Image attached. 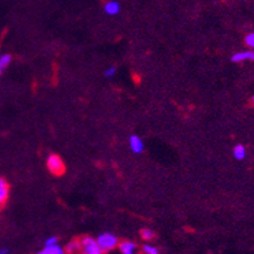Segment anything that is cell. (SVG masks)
<instances>
[{"instance_id": "6da1fadb", "label": "cell", "mask_w": 254, "mask_h": 254, "mask_svg": "<svg viewBox=\"0 0 254 254\" xmlns=\"http://www.w3.org/2000/svg\"><path fill=\"white\" fill-rule=\"evenodd\" d=\"M46 164H47V168H48V171H50L53 176L59 177V176H62V175L66 172L65 163H63L62 158H61L59 155L48 156Z\"/></svg>"}, {"instance_id": "7a4b0ae2", "label": "cell", "mask_w": 254, "mask_h": 254, "mask_svg": "<svg viewBox=\"0 0 254 254\" xmlns=\"http://www.w3.org/2000/svg\"><path fill=\"white\" fill-rule=\"evenodd\" d=\"M96 242L99 244L102 253L113 251V249L118 247V238L112 233H102L99 235V238L96 239Z\"/></svg>"}, {"instance_id": "3957f363", "label": "cell", "mask_w": 254, "mask_h": 254, "mask_svg": "<svg viewBox=\"0 0 254 254\" xmlns=\"http://www.w3.org/2000/svg\"><path fill=\"white\" fill-rule=\"evenodd\" d=\"M81 251L86 254H101L99 244L94 238L86 236V238L81 239Z\"/></svg>"}, {"instance_id": "277c9868", "label": "cell", "mask_w": 254, "mask_h": 254, "mask_svg": "<svg viewBox=\"0 0 254 254\" xmlns=\"http://www.w3.org/2000/svg\"><path fill=\"white\" fill-rule=\"evenodd\" d=\"M9 192V183L6 182V180H4L3 177H0V209H3L6 205V202H8Z\"/></svg>"}, {"instance_id": "5b68a950", "label": "cell", "mask_w": 254, "mask_h": 254, "mask_svg": "<svg viewBox=\"0 0 254 254\" xmlns=\"http://www.w3.org/2000/svg\"><path fill=\"white\" fill-rule=\"evenodd\" d=\"M129 146H130V149H132L136 155H139V153H142L143 149H144V144H143L142 139H140L138 136L130 137Z\"/></svg>"}, {"instance_id": "8992f818", "label": "cell", "mask_w": 254, "mask_h": 254, "mask_svg": "<svg viewBox=\"0 0 254 254\" xmlns=\"http://www.w3.org/2000/svg\"><path fill=\"white\" fill-rule=\"evenodd\" d=\"M104 12L109 16H117L120 12V4L118 1H114V0L106 1L105 5H104Z\"/></svg>"}, {"instance_id": "52a82bcc", "label": "cell", "mask_w": 254, "mask_h": 254, "mask_svg": "<svg viewBox=\"0 0 254 254\" xmlns=\"http://www.w3.org/2000/svg\"><path fill=\"white\" fill-rule=\"evenodd\" d=\"M253 52L252 51H243V52H238L235 55H233L232 57V61L235 63H242L247 59H253Z\"/></svg>"}, {"instance_id": "ba28073f", "label": "cell", "mask_w": 254, "mask_h": 254, "mask_svg": "<svg viewBox=\"0 0 254 254\" xmlns=\"http://www.w3.org/2000/svg\"><path fill=\"white\" fill-rule=\"evenodd\" d=\"M118 247L123 254H133L136 252V244L132 242H128V240L118 243Z\"/></svg>"}, {"instance_id": "9c48e42d", "label": "cell", "mask_w": 254, "mask_h": 254, "mask_svg": "<svg viewBox=\"0 0 254 254\" xmlns=\"http://www.w3.org/2000/svg\"><path fill=\"white\" fill-rule=\"evenodd\" d=\"M63 249L61 248L59 245V243L57 244H52V245H44V249H42V251L39 252L40 254H63Z\"/></svg>"}, {"instance_id": "30bf717a", "label": "cell", "mask_w": 254, "mask_h": 254, "mask_svg": "<svg viewBox=\"0 0 254 254\" xmlns=\"http://www.w3.org/2000/svg\"><path fill=\"white\" fill-rule=\"evenodd\" d=\"M233 155H234V158L238 159V161H243L247 156V149L242 144H238V146L234 147V151H233Z\"/></svg>"}, {"instance_id": "8fae6325", "label": "cell", "mask_w": 254, "mask_h": 254, "mask_svg": "<svg viewBox=\"0 0 254 254\" xmlns=\"http://www.w3.org/2000/svg\"><path fill=\"white\" fill-rule=\"evenodd\" d=\"M81 251V240L78 239H74L71 242L68 243L67 247H66V252L67 253H78Z\"/></svg>"}, {"instance_id": "7c38bea8", "label": "cell", "mask_w": 254, "mask_h": 254, "mask_svg": "<svg viewBox=\"0 0 254 254\" xmlns=\"http://www.w3.org/2000/svg\"><path fill=\"white\" fill-rule=\"evenodd\" d=\"M10 61H12V56H10V55H3V56H0V76H1L3 71L6 68V66L9 65Z\"/></svg>"}, {"instance_id": "4fadbf2b", "label": "cell", "mask_w": 254, "mask_h": 254, "mask_svg": "<svg viewBox=\"0 0 254 254\" xmlns=\"http://www.w3.org/2000/svg\"><path fill=\"white\" fill-rule=\"evenodd\" d=\"M140 236H142V239H144V240H152V239L155 238V233L151 229H143L142 232H140Z\"/></svg>"}, {"instance_id": "5bb4252c", "label": "cell", "mask_w": 254, "mask_h": 254, "mask_svg": "<svg viewBox=\"0 0 254 254\" xmlns=\"http://www.w3.org/2000/svg\"><path fill=\"white\" fill-rule=\"evenodd\" d=\"M143 253L146 254H157L158 253V249L153 247V245H149V244H144L143 245Z\"/></svg>"}, {"instance_id": "9a60e30c", "label": "cell", "mask_w": 254, "mask_h": 254, "mask_svg": "<svg viewBox=\"0 0 254 254\" xmlns=\"http://www.w3.org/2000/svg\"><path fill=\"white\" fill-rule=\"evenodd\" d=\"M244 42H245V44H247V46L251 47V48H252V47L254 46V34L253 33L247 34V36H245Z\"/></svg>"}, {"instance_id": "2e32d148", "label": "cell", "mask_w": 254, "mask_h": 254, "mask_svg": "<svg viewBox=\"0 0 254 254\" xmlns=\"http://www.w3.org/2000/svg\"><path fill=\"white\" fill-rule=\"evenodd\" d=\"M115 74H117V67H114V66H113V67H109L108 70H105V72H104V75H105L106 78H113Z\"/></svg>"}, {"instance_id": "e0dca14e", "label": "cell", "mask_w": 254, "mask_h": 254, "mask_svg": "<svg viewBox=\"0 0 254 254\" xmlns=\"http://www.w3.org/2000/svg\"><path fill=\"white\" fill-rule=\"evenodd\" d=\"M59 243V239L56 236H50V238L47 239L46 242H44V245H52V244H57Z\"/></svg>"}, {"instance_id": "ac0fdd59", "label": "cell", "mask_w": 254, "mask_h": 254, "mask_svg": "<svg viewBox=\"0 0 254 254\" xmlns=\"http://www.w3.org/2000/svg\"><path fill=\"white\" fill-rule=\"evenodd\" d=\"M8 253V249H1V251H0V254H6Z\"/></svg>"}]
</instances>
